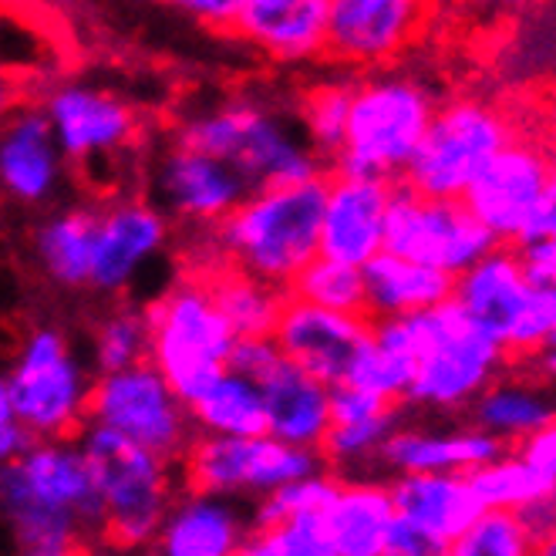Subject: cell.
Returning a JSON list of instances; mask_svg holds the SVG:
<instances>
[{
	"instance_id": "cell-1",
	"label": "cell",
	"mask_w": 556,
	"mask_h": 556,
	"mask_svg": "<svg viewBox=\"0 0 556 556\" xmlns=\"http://www.w3.org/2000/svg\"><path fill=\"white\" fill-rule=\"evenodd\" d=\"M0 503L17 549L85 553L102 543L105 503L78 439H41L4 463Z\"/></svg>"
},
{
	"instance_id": "cell-2",
	"label": "cell",
	"mask_w": 556,
	"mask_h": 556,
	"mask_svg": "<svg viewBox=\"0 0 556 556\" xmlns=\"http://www.w3.org/2000/svg\"><path fill=\"white\" fill-rule=\"evenodd\" d=\"M327 186L331 179L311 176L287 186L253 189L216 226L226 264L290 293L293 280L320 256Z\"/></svg>"
},
{
	"instance_id": "cell-3",
	"label": "cell",
	"mask_w": 556,
	"mask_h": 556,
	"mask_svg": "<svg viewBox=\"0 0 556 556\" xmlns=\"http://www.w3.org/2000/svg\"><path fill=\"white\" fill-rule=\"evenodd\" d=\"M78 445L102 489V546L118 556L146 553L179 496L173 479L176 463L98 421H88L78 432Z\"/></svg>"
},
{
	"instance_id": "cell-4",
	"label": "cell",
	"mask_w": 556,
	"mask_h": 556,
	"mask_svg": "<svg viewBox=\"0 0 556 556\" xmlns=\"http://www.w3.org/2000/svg\"><path fill=\"white\" fill-rule=\"evenodd\" d=\"M418 357L408 384V405L425 412H469L476 399L493 384L513 357L500 338L455 301H442L439 307L412 314Z\"/></svg>"
},
{
	"instance_id": "cell-5",
	"label": "cell",
	"mask_w": 556,
	"mask_h": 556,
	"mask_svg": "<svg viewBox=\"0 0 556 556\" xmlns=\"http://www.w3.org/2000/svg\"><path fill=\"white\" fill-rule=\"evenodd\" d=\"M94 378L72 341L51 324L21 334L0 381V418H21L38 439H78L88 425Z\"/></svg>"
},
{
	"instance_id": "cell-6",
	"label": "cell",
	"mask_w": 556,
	"mask_h": 556,
	"mask_svg": "<svg viewBox=\"0 0 556 556\" xmlns=\"http://www.w3.org/2000/svg\"><path fill=\"white\" fill-rule=\"evenodd\" d=\"M176 139L230 162L250 189L320 176V152L277 112L253 102H226L195 112L176 128Z\"/></svg>"
},
{
	"instance_id": "cell-7",
	"label": "cell",
	"mask_w": 556,
	"mask_h": 556,
	"mask_svg": "<svg viewBox=\"0 0 556 556\" xmlns=\"http://www.w3.org/2000/svg\"><path fill=\"white\" fill-rule=\"evenodd\" d=\"M152 327L149 362L166 375L176 395L195 405L230 368L237 331L223 317L203 277L176 283L146 307Z\"/></svg>"
},
{
	"instance_id": "cell-8",
	"label": "cell",
	"mask_w": 556,
	"mask_h": 556,
	"mask_svg": "<svg viewBox=\"0 0 556 556\" xmlns=\"http://www.w3.org/2000/svg\"><path fill=\"white\" fill-rule=\"evenodd\" d=\"M435 94L408 75H381L354 85L348 142L334 159L344 176H405L429 136Z\"/></svg>"
},
{
	"instance_id": "cell-9",
	"label": "cell",
	"mask_w": 556,
	"mask_h": 556,
	"mask_svg": "<svg viewBox=\"0 0 556 556\" xmlns=\"http://www.w3.org/2000/svg\"><path fill=\"white\" fill-rule=\"evenodd\" d=\"M182 489L226 500H260L274 489L327 469L320 448L290 445L277 435H210L195 432L176 463Z\"/></svg>"
},
{
	"instance_id": "cell-10",
	"label": "cell",
	"mask_w": 556,
	"mask_h": 556,
	"mask_svg": "<svg viewBox=\"0 0 556 556\" xmlns=\"http://www.w3.org/2000/svg\"><path fill=\"white\" fill-rule=\"evenodd\" d=\"M516 136L513 118L500 105H489L482 98H455L435 112L405 182L435 200H463L489 159Z\"/></svg>"
},
{
	"instance_id": "cell-11",
	"label": "cell",
	"mask_w": 556,
	"mask_h": 556,
	"mask_svg": "<svg viewBox=\"0 0 556 556\" xmlns=\"http://www.w3.org/2000/svg\"><path fill=\"white\" fill-rule=\"evenodd\" d=\"M553 159L546 139L516 136L476 176L463 200L506 247L546 240V210L553 200Z\"/></svg>"
},
{
	"instance_id": "cell-12",
	"label": "cell",
	"mask_w": 556,
	"mask_h": 556,
	"mask_svg": "<svg viewBox=\"0 0 556 556\" xmlns=\"http://www.w3.org/2000/svg\"><path fill=\"white\" fill-rule=\"evenodd\" d=\"M88 421L109 425L132 442L166 455L169 463H179L195 439L192 408L152 362L94 375Z\"/></svg>"
},
{
	"instance_id": "cell-13",
	"label": "cell",
	"mask_w": 556,
	"mask_h": 556,
	"mask_svg": "<svg viewBox=\"0 0 556 556\" xmlns=\"http://www.w3.org/2000/svg\"><path fill=\"white\" fill-rule=\"evenodd\" d=\"M496 247L500 240L466 200H435L408 182L391 192L384 250L459 277Z\"/></svg>"
},
{
	"instance_id": "cell-14",
	"label": "cell",
	"mask_w": 556,
	"mask_h": 556,
	"mask_svg": "<svg viewBox=\"0 0 556 556\" xmlns=\"http://www.w3.org/2000/svg\"><path fill=\"white\" fill-rule=\"evenodd\" d=\"M250 192L253 189L230 162L179 139L162 149L152 166V200L189 230L219 226Z\"/></svg>"
},
{
	"instance_id": "cell-15",
	"label": "cell",
	"mask_w": 556,
	"mask_h": 556,
	"mask_svg": "<svg viewBox=\"0 0 556 556\" xmlns=\"http://www.w3.org/2000/svg\"><path fill=\"white\" fill-rule=\"evenodd\" d=\"M169 243V213L155 200L142 195H118L98 206L94 230V264L91 290L105 298H122L139 280V274Z\"/></svg>"
},
{
	"instance_id": "cell-16",
	"label": "cell",
	"mask_w": 556,
	"mask_h": 556,
	"mask_svg": "<svg viewBox=\"0 0 556 556\" xmlns=\"http://www.w3.org/2000/svg\"><path fill=\"white\" fill-rule=\"evenodd\" d=\"M371 331L375 320L368 314L331 311L287 293L274 341L287 362L301 365L327 384H341L348 381L357 354L371 341Z\"/></svg>"
},
{
	"instance_id": "cell-17",
	"label": "cell",
	"mask_w": 556,
	"mask_h": 556,
	"mask_svg": "<svg viewBox=\"0 0 556 556\" xmlns=\"http://www.w3.org/2000/svg\"><path fill=\"white\" fill-rule=\"evenodd\" d=\"M45 112L54 125L64 159H115L139 136L136 109L109 88L64 81L45 94Z\"/></svg>"
},
{
	"instance_id": "cell-18",
	"label": "cell",
	"mask_w": 556,
	"mask_h": 556,
	"mask_svg": "<svg viewBox=\"0 0 556 556\" xmlns=\"http://www.w3.org/2000/svg\"><path fill=\"white\" fill-rule=\"evenodd\" d=\"M429 0H331L327 54L351 68L395 61L425 24Z\"/></svg>"
},
{
	"instance_id": "cell-19",
	"label": "cell",
	"mask_w": 556,
	"mask_h": 556,
	"mask_svg": "<svg viewBox=\"0 0 556 556\" xmlns=\"http://www.w3.org/2000/svg\"><path fill=\"white\" fill-rule=\"evenodd\" d=\"M395 182L381 176H344L334 173L327 186L320 253L368 267L384 250V226Z\"/></svg>"
},
{
	"instance_id": "cell-20",
	"label": "cell",
	"mask_w": 556,
	"mask_h": 556,
	"mask_svg": "<svg viewBox=\"0 0 556 556\" xmlns=\"http://www.w3.org/2000/svg\"><path fill=\"white\" fill-rule=\"evenodd\" d=\"M64 176V152L45 105H17L8 112L0 136V186L21 206H45Z\"/></svg>"
},
{
	"instance_id": "cell-21",
	"label": "cell",
	"mask_w": 556,
	"mask_h": 556,
	"mask_svg": "<svg viewBox=\"0 0 556 556\" xmlns=\"http://www.w3.org/2000/svg\"><path fill=\"white\" fill-rule=\"evenodd\" d=\"M250 533V513L237 500L182 489L146 556H240Z\"/></svg>"
},
{
	"instance_id": "cell-22",
	"label": "cell",
	"mask_w": 556,
	"mask_h": 556,
	"mask_svg": "<svg viewBox=\"0 0 556 556\" xmlns=\"http://www.w3.org/2000/svg\"><path fill=\"white\" fill-rule=\"evenodd\" d=\"M331 0H247L233 35L280 64H304L327 54Z\"/></svg>"
},
{
	"instance_id": "cell-23",
	"label": "cell",
	"mask_w": 556,
	"mask_h": 556,
	"mask_svg": "<svg viewBox=\"0 0 556 556\" xmlns=\"http://www.w3.org/2000/svg\"><path fill=\"white\" fill-rule=\"evenodd\" d=\"M509 445L496 435L482 432L479 425L469 429H418V425H399L381 448V472H472L489 459L503 455Z\"/></svg>"
},
{
	"instance_id": "cell-24",
	"label": "cell",
	"mask_w": 556,
	"mask_h": 556,
	"mask_svg": "<svg viewBox=\"0 0 556 556\" xmlns=\"http://www.w3.org/2000/svg\"><path fill=\"white\" fill-rule=\"evenodd\" d=\"M391 496L408 527L452 543L485 509L469 472H405L391 476Z\"/></svg>"
},
{
	"instance_id": "cell-25",
	"label": "cell",
	"mask_w": 556,
	"mask_h": 556,
	"mask_svg": "<svg viewBox=\"0 0 556 556\" xmlns=\"http://www.w3.org/2000/svg\"><path fill=\"white\" fill-rule=\"evenodd\" d=\"M530 290L533 280L527 274V264H522V253L506 243H500L476 267L455 277V301L503 344L509 341L522 307H527Z\"/></svg>"
},
{
	"instance_id": "cell-26",
	"label": "cell",
	"mask_w": 556,
	"mask_h": 556,
	"mask_svg": "<svg viewBox=\"0 0 556 556\" xmlns=\"http://www.w3.org/2000/svg\"><path fill=\"white\" fill-rule=\"evenodd\" d=\"M260 384H264L267 399L270 435L301 448H320L334 425L331 384L287 362V357Z\"/></svg>"
},
{
	"instance_id": "cell-27",
	"label": "cell",
	"mask_w": 556,
	"mask_h": 556,
	"mask_svg": "<svg viewBox=\"0 0 556 556\" xmlns=\"http://www.w3.org/2000/svg\"><path fill=\"white\" fill-rule=\"evenodd\" d=\"M399 522L402 516L384 479H344L324 513V527L341 556H381Z\"/></svg>"
},
{
	"instance_id": "cell-28",
	"label": "cell",
	"mask_w": 556,
	"mask_h": 556,
	"mask_svg": "<svg viewBox=\"0 0 556 556\" xmlns=\"http://www.w3.org/2000/svg\"><path fill=\"white\" fill-rule=\"evenodd\" d=\"M472 425L496 435L509 448L527 442L546 421L556 418V384L540 378L533 368L527 375L503 371L469 408Z\"/></svg>"
},
{
	"instance_id": "cell-29",
	"label": "cell",
	"mask_w": 556,
	"mask_h": 556,
	"mask_svg": "<svg viewBox=\"0 0 556 556\" xmlns=\"http://www.w3.org/2000/svg\"><path fill=\"white\" fill-rule=\"evenodd\" d=\"M94 230L98 206H64L38 219L30 230V260L35 267L64 290H78L91 283L94 264Z\"/></svg>"
},
{
	"instance_id": "cell-30",
	"label": "cell",
	"mask_w": 556,
	"mask_h": 556,
	"mask_svg": "<svg viewBox=\"0 0 556 556\" xmlns=\"http://www.w3.org/2000/svg\"><path fill=\"white\" fill-rule=\"evenodd\" d=\"M365 283H368L371 320L418 314L455 298L452 274L429 267V264H418V260H408V256H399L391 250H381L365 267Z\"/></svg>"
},
{
	"instance_id": "cell-31",
	"label": "cell",
	"mask_w": 556,
	"mask_h": 556,
	"mask_svg": "<svg viewBox=\"0 0 556 556\" xmlns=\"http://www.w3.org/2000/svg\"><path fill=\"white\" fill-rule=\"evenodd\" d=\"M223 317L230 320L237 338H274L277 320L287 304V290L260 280L240 267H219L203 277Z\"/></svg>"
},
{
	"instance_id": "cell-32",
	"label": "cell",
	"mask_w": 556,
	"mask_h": 556,
	"mask_svg": "<svg viewBox=\"0 0 556 556\" xmlns=\"http://www.w3.org/2000/svg\"><path fill=\"white\" fill-rule=\"evenodd\" d=\"M189 408H192L195 432H210V435H267L270 432L264 384L233 368H226L219 381Z\"/></svg>"
},
{
	"instance_id": "cell-33",
	"label": "cell",
	"mask_w": 556,
	"mask_h": 556,
	"mask_svg": "<svg viewBox=\"0 0 556 556\" xmlns=\"http://www.w3.org/2000/svg\"><path fill=\"white\" fill-rule=\"evenodd\" d=\"M399 425H402V405L365 421L331 425V432H327L320 445L327 469L344 479H368V472H381V448Z\"/></svg>"
},
{
	"instance_id": "cell-34",
	"label": "cell",
	"mask_w": 556,
	"mask_h": 556,
	"mask_svg": "<svg viewBox=\"0 0 556 556\" xmlns=\"http://www.w3.org/2000/svg\"><path fill=\"white\" fill-rule=\"evenodd\" d=\"M149 351H152L149 314L142 307L122 304V307L109 311L94 327V334H91V368H94V375L132 368V365L149 362Z\"/></svg>"
},
{
	"instance_id": "cell-35",
	"label": "cell",
	"mask_w": 556,
	"mask_h": 556,
	"mask_svg": "<svg viewBox=\"0 0 556 556\" xmlns=\"http://www.w3.org/2000/svg\"><path fill=\"white\" fill-rule=\"evenodd\" d=\"M469 479L485 509H509V513L530 506L546 485H553L519 448H506L496 459L472 469Z\"/></svg>"
},
{
	"instance_id": "cell-36",
	"label": "cell",
	"mask_w": 556,
	"mask_h": 556,
	"mask_svg": "<svg viewBox=\"0 0 556 556\" xmlns=\"http://www.w3.org/2000/svg\"><path fill=\"white\" fill-rule=\"evenodd\" d=\"M344 476L324 469L317 476H307V479H298V482H287L274 493L253 500L250 506V522L253 530H277L280 522L293 519V516H324L327 506L334 503L338 489H341Z\"/></svg>"
},
{
	"instance_id": "cell-37",
	"label": "cell",
	"mask_w": 556,
	"mask_h": 556,
	"mask_svg": "<svg viewBox=\"0 0 556 556\" xmlns=\"http://www.w3.org/2000/svg\"><path fill=\"white\" fill-rule=\"evenodd\" d=\"M293 298L331 307V311H351V314H368V283L365 267L344 264L334 256H317L314 264L293 280L290 287Z\"/></svg>"
},
{
	"instance_id": "cell-38",
	"label": "cell",
	"mask_w": 556,
	"mask_h": 556,
	"mask_svg": "<svg viewBox=\"0 0 556 556\" xmlns=\"http://www.w3.org/2000/svg\"><path fill=\"white\" fill-rule=\"evenodd\" d=\"M354 109V85L344 81H327L304 94L301 122H304V139L320 152V159H338L348 142V125Z\"/></svg>"
},
{
	"instance_id": "cell-39",
	"label": "cell",
	"mask_w": 556,
	"mask_h": 556,
	"mask_svg": "<svg viewBox=\"0 0 556 556\" xmlns=\"http://www.w3.org/2000/svg\"><path fill=\"white\" fill-rule=\"evenodd\" d=\"M533 533L509 509H482L472 527L448 543V556H533Z\"/></svg>"
},
{
	"instance_id": "cell-40",
	"label": "cell",
	"mask_w": 556,
	"mask_h": 556,
	"mask_svg": "<svg viewBox=\"0 0 556 556\" xmlns=\"http://www.w3.org/2000/svg\"><path fill=\"white\" fill-rule=\"evenodd\" d=\"M549 344H556V280H533L530 301L513 327L506 351L513 362H530Z\"/></svg>"
},
{
	"instance_id": "cell-41",
	"label": "cell",
	"mask_w": 556,
	"mask_h": 556,
	"mask_svg": "<svg viewBox=\"0 0 556 556\" xmlns=\"http://www.w3.org/2000/svg\"><path fill=\"white\" fill-rule=\"evenodd\" d=\"M267 533L274 536L283 556H341L324 527V516H293Z\"/></svg>"
},
{
	"instance_id": "cell-42",
	"label": "cell",
	"mask_w": 556,
	"mask_h": 556,
	"mask_svg": "<svg viewBox=\"0 0 556 556\" xmlns=\"http://www.w3.org/2000/svg\"><path fill=\"white\" fill-rule=\"evenodd\" d=\"M391 408H399V405L375 395V391H368V388H357L351 381L331 384V418H334V425L365 421V418L384 415Z\"/></svg>"
},
{
	"instance_id": "cell-43",
	"label": "cell",
	"mask_w": 556,
	"mask_h": 556,
	"mask_svg": "<svg viewBox=\"0 0 556 556\" xmlns=\"http://www.w3.org/2000/svg\"><path fill=\"white\" fill-rule=\"evenodd\" d=\"M280 362H283V351L274 338H240L230 357V368L253 381H264Z\"/></svg>"
},
{
	"instance_id": "cell-44",
	"label": "cell",
	"mask_w": 556,
	"mask_h": 556,
	"mask_svg": "<svg viewBox=\"0 0 556 556\" xmlns=\"http://www.w3.org/2000/svg\"><path fill=\"white\" fill-rule=\"evenodd\" d=\"M522 253L530 280H556V189L546 210V240H536L530 247H516Z\"/></svg>"
},
{
	"instance_id": "cell-45",
	"label": "cell",
	"mask_w": 556,
	"mask_h": 556,
	"mask_svg": "<svg viewBox=\"0 0 556 556\" xmlns=\"http://www.w3.org/2000/svg\"><path fill=\"white\" fill-rule=\"evenodd\" d=\"M166 4L176 8L179 14L192 17V21L206 24V27H230L233 30L247 0H166Z\"/></svg>"
},
{
	"instance_id": "cell-46",
	"label": "cell",
	"mask_w": 556,
	"mask_h": 556,
	"mask_svg": "<svg viewBox=\"0 0 556 556\" xmlns=\"http://www.w3.org/2000/svg\"><path fill=\"white\" fill-rule=\"evenodd\" d=\"M381 556H448V543L432 536V533H421L408 522H399L395 536L388 540Z\"/></svg>"
},
{
	"instance_id": "cell-47",
	"label": "cell",
	"mask_w": 556,
	"mask_h": 556,
	"mask_svg": "<svg viewBox=\"0 0 556 556\" xmlns=\"http://www.w3.org/2000/svg\"><path fill=\"white\" fill-rule=\"evenodd\" d=\"M527 459L549 479V482H556V418L553 421H546L540 432H533L527 442H519L516 445Z\"/></svg>"
},
{
	"instance_id": "cell-48",
	"label": "cell",
	"mask_w": 556,
	"mask_h": 556,
	"mask_svg": "<svg viewBox=\"0 0 556 556\" xmlns=\"http://www.w3.org/2000/svg\"><path fill=\"white\" fill-rule=\"evenodd\" d=\"M519 519H522V527L533 533V540L553 536L556 533V482L546 485L530 506H522Z\"/></svg>"
},
{
	"instance_id": "cell-49",
	"label": "cell",
	"mask_w": 556,
	"mask_h": 556,
	"mask_svg": "<svg viewBox=\"0 0 556 556\" xmlns=\"http://www.w3.org/2000/svg\"><path fill=\"white\" fill-rule=\"evenodd\" d=\"M41 439L27 429L21 418H0V459L11 463V459H21L24 452L35 448Z\"/></svg>"
},
{
	"instance_id": "cell-50",
	"label": "cell",
	"mask_w": 556,
	"mask_h": 556,
	"mask_svg": "<svg viewBox=\"0 0 556 556\" xmlns=\"http://www.w3.org/2000/svg\"><path fill=\"white\" fill-rule=\"evenodd\" d=\"M466 4L489 17H522V14L540 11L546 0H466Z\"/></svg>"
},
{
	"instance_id": "cell-51",
	"label": "cell",
	"mask_w": 556,
	"mask_h": 556,
	"mask_svg": "<svg viewBox=\"0 0 556 556\" xmlns=\"http://www.w3.org/2000/svg\"><path fill=\"white\" fill-rule=\"evenodd\" d=\"M240 556H283V553H280V546L274 543V536H270V533L253 530V533H250V540L243 543Z\"/></svg>"
},
{
	"instance_id": "cell-52",
	"label": "cell",
	"mask_w": 556,
	"mask_h": 556,
	"mask_svg": "<svg viewBox=\"0 0 556 556\" xmlns=\"http://www.w3.org/2000/svg\"><path fill=\"white\" fill-rule=\"evenodd\" d=\"M543 112H546V146H549V159H553V182H556V88H549Z\"/></svg>"
},
{
	"instance_id": "cell-53",
	"label": "cell",
	"mask_w": 556,
	"mask_h": 556,
	"mask_svg": "<svg viewBox=\"0 0 556 556\" xmlns=\"http://www.w3.org/2000/svg\"><path fill=\"white\" fill-rule=\"evenodd\" d=\"M540 378H546L549 384H556V344H549V348H543L536 357H530L527 362Z\"/></svg>"
},
{
	"instance_id": "cell-54",
	"label": "cell",
	"mask_w": 556,
	"mask_h": 556,
	"mask_svg": "<svg viewBox=\"0 0 556 556\" xmlns=\"http://www.w3.org/2000/svg\"><path fill=\"white\" fill-rule=\"evenodd\" d=\"M533 556H556V533H553V536H543V540H536V549H533Z\"/></svg>"
},
{
	"instance_id": "cell-55",
	"label": "cell",
	"mask_w": 556,
	"mask_h": 556,
	"mask_svg": "<svg viewBox=\"0 0 556 556\" xmlns=\"http://www.w3.org/2000/svg\"><path fill=\"white\" fill-rule=\"evenodd\" d=\"M17 556H85V553H48V549H17Z\"/></svg>"
},
{
	"instance_id": "cell-56",
	"label": "cell",
	"mask_w": 556,
	"mask_h": 556,
	"mask_svg": "<svg viewBox=\"0 0 556 556\" xmlns=\"http://www.w3.org/2000/svg\"><path fill=\"white\" fill-rule=\"evenodd\" d=\"M45 4H51V8H58V11H75L81 0H45Z\"/></svg>"
}]
</instances>
